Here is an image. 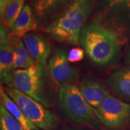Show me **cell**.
<instances>
[{
	"label": "cell",
	"mask_w": 130,
	"mask_h": 130,
	"mask_svg": "<svg viewBox=\"0 0 130 130\" xmlns=\"http://www.w3.org/2000/svg\"><path fill=\"white\" fill-rule=\"evenodd\" d=\"M79 43L90 60L98 66L111 64L120 49V41L116 32L97 22L84 26Z\"/></svg>",
	"instance_id": "1"
},
{
	"label": "cell",
	"mask_w": 130,
	"mask_h": 130,
	"mask_svg": "<svg viewBox=\"0 0 130 130\" xmlns=\"http://www.w3.org/2000/svg\"><path fill=\"white\" fill-rule=\"evenodd\" d=\"M94 3L95 0H72L61 14L46 28V32L57 41L77 45Z\"/></svg>",
	"instance_id": "2"
},
{
	"label": "cell",
	"mask_w": 130,
	"mask_h": 130,
	"mask_svg": "<svg viewBox=\"0 0 130 130\" xmlns=\"http://www.w3.org/2000/svg\"><path fill=\"white\" fill-rule=\"evenodd\" d=\"M2 83L22 91L46 108L51 106L44 67L38 63L27 69L12 70Z\"/></svg>",
	"instance_id": "3"
},
{
	"label": "cell",
	"mask_w": 130,
	"mask_h": 130,
	"mask_svg": "<svg viewBox=\"0 0 130 130\" xmlns=\"http://www.w3.org/2000/svg\"><path fill=\"white\" fill-rule=\"evenodd\" d=\"M58 101L63 113L70 121L78 124H93L97 122L93 108L90 106L74 85L60 87Z\"/></svg>",
	"instance_id": "4"
},
{
	"label": "cell",
	"mask_w": 130,
	"mask_h": 130,
	"mask_svg": "<svg viewBox=\"0 0 130 130\" xmlns=\"http://www.w3.org/2000/svg\"><path fill=\"white\" fill-rule=\"evenodd\" d=\"M4 90L25 116L40 129H54L59 125V118L42 103L18 89L5 87Z\"/></svg>",
	"instance_id": "5"
},
{
	"label": "cell",
	"mask_w": 130,
	"mask_h": 130,
	"mask_svg": "<svg viewBox=\"0 0 130 130\" xmlns=\"http://www.w3.org/2000/svg\"><path fill=\"white\" fill-rule=\"evenodd\" d=\"M93 111L108 130H126L130 125V104L111 94Z\"/></svg>",
	"instance_id": "6"
},
{
	"label": "cell",
	"mask_w": 130,
	"mask_h": 130,
	"mask_svg": "<svg viewBox=\"0 0 130 130\" xmlns=\"http://www.w3.org/2000/svg\"><path fill=\"white\" fill-rule=\"evenodd\" d=\"M50 79L59 88L72 85L78 78L77 70L71 65L64 50L59 49L48 62Z\"/></svg>",
	"instance_id": "7"
},
{
	"label": "cell",
	"mask_w": 130,
	"mask_h": 130,
	"mask_svg": "<svg viewBox=\"0 0 130 130\" xmlns=\"http://www.w3.org/2000/svg\"><path fill=\"white\" fill-rule=\"evenodd\" d=\"M23 41L35 62L46 67L51 53V45L46 39L40 33L31 31L24 36Z\"/></svg>",
	"instance_id": "8"
},
{
	"label": "cell",
	"mask_w": 130,
	"mask_h": 130,
	"mask_svg": "<svg viewBox=\"0 0 130 130\" xmlns=\"http://www.w3.org/2000/svg\"><path fill=\"white\" fill-rule=\"evenodd\" d=\"M107 83L116 96L130 103V65L112 72L107 78Z\"/></svg>",
	"instance_id": "9"
},
{
	"label": "cell",
	"mask_w": 130,
	"mask_h": 130,
	"mask_svg": "<svg viewBox=\"0 0 130 130\" xmlns=\"http://www.w3.org/2000/svg\"><path fill=\"white\" fill-rule=\"evenodd\" d=\"M78 88L85 101L93 108L99 106L103 101L110 95L106 85L95 79H83Z\"/></svg>",
	"instance_id": "10"
},
{
	"label": "cell",
	"mask_w": 130,
	"mask_h": 130,
	"mask_svg": "<svg viewBox=\"0 0 130 130\" xmlns=\"http://www.w3.org/2000/svg\"><path fill=\"white\" fill-rule=\"evenodd\" d=\"M17 36L9 35L7 41L0 45V74L2 82L13 70L15 45L19 40L15 41Z\"/></svg>",
	"instance_id": "11"
},
{
	"label": "cell",
	"mask_w": 130,
	"mask_h": 130,
	"mask_svg": "<svg viewBox=\"0 0 130 130\" xmlns=\"http://www.w3.org/2000/svg\"><path fill=\"white\" fill-rule=\"evenodd\" d=\"M36 26L37 23L34 12L30 5H26L11 30L12 33L17 37H23L25 34L32 31Z\"/></svg>",
	"instance_id": "12"
},
{
	"label": "cell",
	"mask_w": 130,
	"mask_h": 130,
	"mask_svg": "<svg viewBox=\"0 0 130 130\" xmlns=\"http://www.w3.org/2000/svg\"><path fill=\"white\" fill-rule=\"evenodd\" d=\"M0 100L1 104L3 105L6 108V109L22 124L25 130L40 129L25 116L20 107L17 105V103L5 92L3 86H1L0 88Z\"/></svg>",
	"instance_id": "13"
},
{
	"label": "cell",
	"mask_w": 130,
	"mask_h": 130,
	"mask_svg": "<svg viewBox=\"0 0 130 130\" xmlns=\"http://www.w3.org/2000/svg\"><path fill=\"white\" fill-rule=\"evenodd\" d=\"M72 0H32V10L36 17L40 19L48 18L61 9L66 4H70Z\"/></svg>",
	"instance_id": "14"
},
{
	"label": "cell",
	"mask_w": 130,
	"mask_h": 130,
	"mask_svg": "<svg viewBox=\"0 0 130 130\" xmlns=\"http://www.w3.org/2000/svg\"><path fill=\"white\" fill-rule=\"evenodd\" d=\"M25 0H10L1 12L2 24L7 29L12 30L25 7Z\"/></svg>",
	"instance_id": "15"
},
{
	"label": "cell",
	"mask_w": 130,
	"mask_h": 130,
	"mask_svg": "<svg viewBox=\"0 0 130 130\" xmlns=\"http://www.w3.org/2000/svg\"><path fill=\"white\" fill-rule=\"evenodd\" d=\"M0 128L1 130H25L22 124L2 104L0 106Z\"/></svg>",
	"instance_id": "16"
},
{
	"label": "cell",
	"mask_w": 130,
	"mask_h": 130,
	"mask_svg": "<svg viewBox=\"0 0 130 130\" xmlns=\"http://www.w3.org/2000/svg\"><path fill=\"white\" fill-rule=\"evenodd\" d=\"M101 5L111 14H120L130 9V0H100Z\"/></svg>",
	"instance_id": "17"
},
{
	"label": "cell",
	"mask_w": 130,
	"mask_h": 130,
	"mask_svg": "<svg viewBox=\"0 0 130 130\" xmlns=\"http://www.w3.org/2000/svg\"><path fill=\"white\" fill-rule=\"evenodd\" d=\"M15 54L23 61L28 65V67H31L36 63L29 54L26 47L25 46L23 41H22L19 40L15 45Z\"/></svg>",
	"instance_id": "18"
},
{
	"label": "cell",
	"mask_w": 130,
	"mask_h": 130,
	"mask_svg": "<svg viewBox=\"0 0 130 130\" xmlns=\"http://www.w3.org/2000/svg\"><path fill=\"white\" fill-rule=\"evenodd\" d=\"M67 58H68V60L70 63L79 62L83 59L84 50L80 48H78V47L72 48L68 52Z\"/></svg>",
	"instance_id": "19"
},
{
	"label": "cell",
	"mask_w": 130,
	"mask_h": 130,
	"mask_svg": "<svg viewBox=\"0 0 130 130\" xmlns=\"http://www.w3.org/2000/svg\"><path fill=\"white\" fill-rule=\"evenodd\" d=\"M10 0H0V11H2Z\"/></svg>",
	"instance_id": "20"
},
{
	"label": "cell",
	"mask_w": 130,
	"mask_h": 130,
	"mask_svg": "<svg viewBox=\"0 0 130 130\" xmlns=\"http://www.w3.org/2000/svg\"><path fill=\"white\" fill-rule=\"evenodd\" d=\"M126 62L129 65H130V47L129 48V50L126 53Z\"/></svg>",
	"instance_id": "21"
}]
</instances>
